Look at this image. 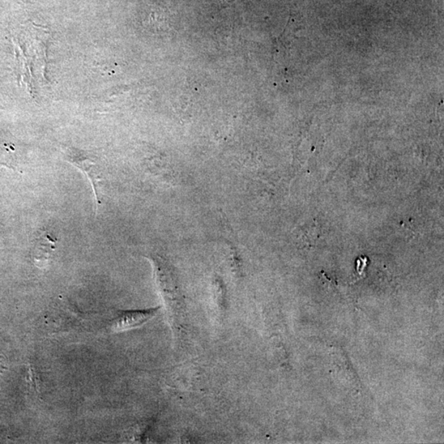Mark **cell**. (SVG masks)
I'll use <instances>...</instances> for the list:
<instances>
[{
	"mask_svg": "<svg viewBox=\"0 0 444 444\" xmlns=\"http://www.w3.org/2000/svg\"><path fill=\"white\" fill-rule=\"evenodd\" d=\"M152 262L158 288L169 311L172 326L179 327L182 320V301L173 273L164 260L158 256H152Z\"/></svg>",
	"mask_w": 444,
	"mask_h": 444,
	"instance_id": "cell-1",
	"label": "cell"
},
{
	"mask_svg": "<svg viewBox=\"0 0 444 444\" xmlns=\"http://www.w3.org/2000/svg\"><path fill=\"white\" fill-rule=\"evenodd\" d=\"M66 158L75 168L82 170L90 183H91L94 197H95L96 211L101 204V188L104 181V174L98 162L93 160L92 157L85 155L83 152L72 149H68L66 153Z\"/></svg>",
	"mask_w": 444,
	"mask_h": 444,
	"instance_id": "cell-2",
	"label": "cell"
},
{
	"mask_svg": "<svg viewBox=\"0 0 444 444\" xmlns=\"http://www.w3.org/2000/svg\"><path fill=\"white\" fill-rule=\"evenodd\" d=\"M58 240L52 233L48 230H41L36 239L34 246L33 257L37 265L44 266L57 250Z\"/></svg>",
	"mask_w": 444,
	"mask_h": 444,
	"instance_id": "cell-3",
	"label": "cell"
},
{
	"mask_svg": "<svg viewBox=\"0 0 444 444\" xmlns=\"http://www.w3.org/2000/svg\"><path fill=\"white\" fill-rule=\"evenodd\" d=\"M157 309L142 310V311H128L122 312L119 317L114 320V330H125L129 328L141 325L148 320L150 319L157 313Z\"/></svg>",
	"mask_w": 444,
	"mask_h": 444,
	"instance_id": "cell-4",
	"label": "cell"
}]
</instances>
